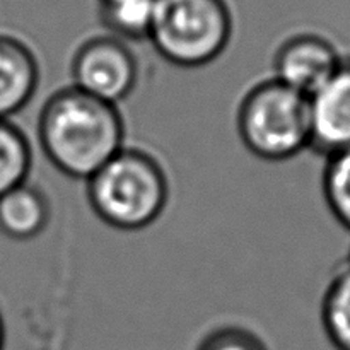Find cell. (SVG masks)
<instances>
[{
  "label": "cell",
  "mask_w": 350,
  "mask_h": 350,
  "mask_svg": "<svg viewBox=\"0 0 350 350\" xmlns=\"http://www.w3.org/2000/svg\"><path fill=\"white\" fill-rule=\"evenodd\" d=\"M311 147L323 157L350 147V55L310 96Z\"/></svg>",
  "instance_id": "cell-7"
},
{
  "label": "cell",
  "mask_w": 350,
  "mask_h": 350,
  "mask_svg": "<svg viewBox=\"0 0 350 350\" xmlns=\"http://www.w3.org/2000/svg\"><path fill=\"white\" fill-rule=\"evenodd\" d=\"M33 166V150L23 130L0 120V197L26 183Z\"/></svg>",
  "instance_id": "cell-11"
},
{
  "label": "cell",
  "mask_w": 350,
  "mask_h": 350,
  "mask_svg": "<svg viewBox=\"0 0 350 350\" xmlns=\"http://www.w3.org/2000/svg\"><path fill=\"white\" fill-rule=\"evenodd\" d=\"M98 14L109 36L125 43L149 40L154 0H106L99 2Z\"/></svg>",
  "instance_id": "cell-10"
},
{
  "label": "cell",
  "mask_w": 350,
  "mask_h": 350,
  "mask_svg": "<svg viewBox=\"0 0 350 350\" xmlns=\"http://www.w3.org/2000/svg\"><path fill=\"white\" fill-rule=\"evenodd\" d=\"M99 2H106V0H99Z\"/></svg>",
  "instance_id": "cell-17"
},
{
  "label": "cell",
  "mask_w": 350,
  "mask_h": 350,
  "mask_svg": "<svg viewBox=\"0 0 350 350\" xmlns=\"http://www.w3.org/2000/svg\"><path fill=\"white\" fill-rule=\"evenodd\" d=\"M195 350H270L262 337L248 328L228 325L205 335Z\"/></svg>",
  "instance_id": "cell-14"
},
{
  "label": "cell",
  "mask_w": 350,
  "mask_h": 350,
  "mask_svg": "<svg viewBox=\"0 0 350 350\" xmlns=\"http://www.w3.org/2000/svg\"><path fill=\"white\" fill-rule=\"evenodd\" d=\"M236 123L246 149L263 161L293 159L311 147L310 98L273 77L246 92Z\"/></svg>",
  "instance_id": "cell-3"
},
{
  "label": "cell",
  "mask_w": 350,
  "mask_h": 350,
  "mask_svg": "<svg viewBox=\"0 0 350 350\" xmlns=\"http://www.w3.org/2000/svg\"><path fill=\"white\" fill-rule=\"evenodd\" d=\"M344 269L350 270V248H349V253H347V258H345V265H344Z\"/></svg>",
  "instance_id": "cell-16"
},
{
  "label": "cell",
  "mask_w": 350,
  "mask_h": 350,
  "mask_svg": "<svg viewBox=\"0 0 350 350\" xmlns=\"http://www.w3.org/2000/svg\"><path fill=\"white\" fill-rule=\"evenodd\" d=\"M321 188L328 211L350 231V147L325 157Z\"/></svg>",
  "instance_id": "cell-13"
},
{
  "label": "cell",
  "mask_w": 350,
  "mask_h": 350,
  "mask_svg": "<svg viewBox=\"0 0 350 350\" xmlns=\"http://www.w3.org/2000/svg\"><path fill=\"white\" fill-rule=\"evenodd\" d=\"M72 85L96 99L118 105L139 82V62L125 41L109 34L89 38L70 64Z\"/></svg>",
  "instance_id": "cell-5"
},
{
  "label": "cell",
  "mask_w": 350,
  "mask_h": 350,
  "mask_svg": "<svg viewBox=\"0 0 350 350\" xmlns=\"http://www.w3.org/2000/svg\"><path fill=\"white\" fill-rule=\"evenodd\" d=\"M342 58L344 55L328 38L317 33L294 34L273 55V79L310 98L335 74Z\"/></svg>",
  "instance_id": "cell-6"
},
{
  "label": "cell",
  "mask_w": 350,
  "mask_h": 350,
  "mask_svg": "<svg viewBox=\"0 0 350 350\" xmlns=\"http://www.w3.org/2000/svg\"><path fill=\"white\" fill-rule=\"evenodd\" d=\"M232 29L228 0H154L149 41L170 64L198 68L224 53Z\"/></svg>",
  "instance_id": "cell-4"
},
{
  "label": "cell",
  "mask_w": 350,
  "mask_h": 350,
  "mask_svg": "<svg viewBox=\"0 0 350 350\" xmlns=\"http://www.w3.org/2000/svg\"><path fill=\"white\" fill-rule=\"evenodd\" d=\"M5 347V325H3L2 314H0V350Z\"/></svg>",
  "instance_id": "cell-15"
},
{
  "label": "cell",
  "mask_w": 350,
  "mask_h": 350,
  "mask_svg": "<svg viewBox=\"0 0 350 350\" xmlns=\"http://www.w3.org/2000/svg\"><path fill=\"white\" fill-rule=\"evenodd\" d=\"M40 82L36 55L19 38L0 34V120H10L33 99Z\"/></svg>",
  "instance_id": "cell-8"
},
{
  "label": "cell",
  "mask_w": 350,
  "mask_h": 350,
  "mask_svg": "<svg viewBox=\"0 0 350 350\" xmlns=\"http://www.w3.org/2000/svg\"><path fill=\"white\" fill-rule=\"evenodd\" d=\"M321 325L335 350H350V270L342 269L321 301Z\"/></svg>",
  "instance_id": "cell-12"
},
{
  "label": "cell",
  "mask_w": 350,
  "mask_h": 350,
  "mask_svg": "<svg viewBox=\"0 0 350 350\" xmlns=\"http://www.w3.org/2000/svg\"><path fill=\"white\" fill-rule=\"evenodd\" d=\"M85 195L99 221L118 231H140L161 217L170 200V181L159 161L123 147L85 181Z\"/></svg>",
  "instance_id": "cell-2"
},
{
  "label": "cell",
  "mask_w": 350,
  "mask_h": 350,
  "mask_svg": "<svg viewBox=\"0 0 350 350\" xmlns=\"http://www.w3.org/2000/svg\"><path fill=\"white\" fill-rule=\"evenodd\" d=\"M51 205L41 188L29 181L0 197V232L14 241H29L48 228Z\"/></svg>",
  "instance_id": "cell-9"
},
{
  "label": "cell",
  "mask_w": 350,
  "mask_h": 350,
  "mask_svg": "<svg viewBox=\"0 0 350 350\" xmlns=\"http://www.w3.org/2000/svg\"><path fill=\"white\" fill-rule=\"evenodd\" d=\"M38 139L62 174L88 181L125 147V123L115 105L70 85L53 92L43 105Z\"/></svg>",
  "instance_id": "cell-1"
}]
</instances>
